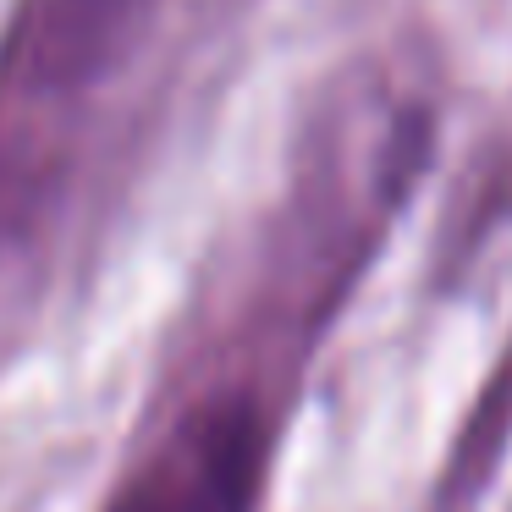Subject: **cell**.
<instances>
[{"mask_svg": "<svg viewBox=\"0 0 512 512\" xmlns=\"http://www.w3.org/2000/svg\"><path fill=\"white\" fill-rule=\"evenodd\" d=\"M270 479V408L254 386L193 397L133 463L105 512H259Z\"/></svg>", "mask_w": 512, "mask_h": 512, "instance_id": "cell-1", "label": "cell"}, {"mask_svg": "<svg viewBox=\"0 0 512 512\" xmlns=\"http://www.w3.org/2000/svg\"><path fill=\"white\" fill-rule=\"evenodd\" d=\"M160 0H34L23 39V78L39 89H83L133 50Z\"/></svg>", "mask_w": 512, "mask_h": 512, "instance_id": "cell-2", "label": "cell"}]
</instances>
